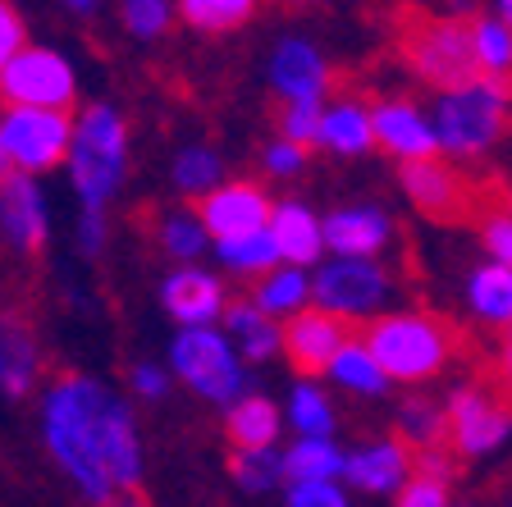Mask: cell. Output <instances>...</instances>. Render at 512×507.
Returning a JSON list of instances; mask_svg holds the SVG:
<instances>
[{
    "label": "cell",
    "instance_id": "4316f807",
    "mask_svg": "<svg viewBox=\"0 0 512 507\" xmlns=\"http://www.w3.org/2000/svg\"><path fill=\"white\" fill-rule=\"evenodd\" d=\"M220 261L238 275H252V279H266L270 270H279V247H275V233L261 229V233H243V238H229L220 243Z\"/></svg>",
    "mask_w": 512,
    "mask_h": 507
},
{
    "label": "cell",
    "instance_id": "681fc988",
    "mask_svg": "<svg viewBox=\"0 0 512 507\" xmlns=\"http://www.w3.org/2000/svg\"><path fill=\"white\" fill-rule=\"evenodd\" d=\"M10 174H14V160H10V151L0 147V179H10Z\"/></svg>",
    "mask_w": 512,
    "mask_h": 507
},
{
    "label": "cell",
    "instance_id": "db71d44e",
    "mask_svg": "<svg viewBox=\"0 0 512 507\" xmlns=\"http://www.w3.org/2000/svg\"><path fill=\"white\" fill-rule=\"evenodd\" d=\"M503 211H508V215H512V197H508V206H503Z\"/></svg>",
    "mask_w": 512,
    "mask_h": 507
},
{
    "label": "cell",
    "instance_id": "5bb4252c",
    "mask_svg": "<svg viewBox=\"0 0 512 507\" xmlns=\"http://www.w3.org/2000/svg\"><path fill=\"white\" fill-rule=\"evenodd\" d=\"M371 128H375V147L384 156H394L398 165H412V160H435L439 156V138H435V124H430L412 101H380L371 110Z\"/></svg>",
    "mask_w": 512,
    "mask_h": 507
},
{
    "label": "cell",
    "instance_id": "ee69618b",
    "mask_svg": "<svg viewBox=\"0 0 512 507\" xmlns=\"http://www.w3.org/2000/svg\"><path fill=\"white\" fill-rule=\"evenodd\" d=\"M302 165H307V151L293 147V142H279L275 138L266 147V169H270V174H284V179H288V174H298Z\"/></svg>",
    "mask_w": 512,
    "mask_h": 507
},
{
    "label": "cell",
    "instance_id": "4dcf8cb0",
    "mask_svg": "<svg viewBox=\"0 0 512 507\" xmlns=\"http://www.w3.org/2000/svg\"><path fill=\"white\" fill-rule=\"evenodd\" d=\"M220 179H224V165L211 147H183L179 160H174V183H179V192H188V197L215 192Z\"/></svg>",
    "mask_w": 512,
    "mask_h": 507
},
{
    "label": "cell",
    "instance_id": "8fae6325",
    "mask_svg": "<svg viewBox=\"0 0 512 507\" xmlns=\"http://www.w3.org/2000/svg\"><path fill=\"white\" fill-rule=\"evenodd\" d=\"M389 275H384L375 261H352V256H339V261L320 265V275L311 279V297H316L320 311H334L343 320H366L384 307L389 297Z\"/></svg>",
    "mask_w": 512,
    "mask_h": 507
},
{
    "label": "cell",
    "instance_id": "8992f818",
    "mask_svg": "<svg viewBox=\"0 0 512 507\" xmlns=\"http://www.w3.org/2000/svg\"><path fill=\"white\" fill-rule=\"evenodd\" d=\"M448 448L458 457H485L512 434V384L499 370L480 375L476 384H458L444 407Z\"/></svg>",
    "mask_w": 512,
    "mask_h": 507
},
{
    "label": "cell",
    "instance_id": "6da1fadb",
    "mask_svg": "<svg viewBox=\"0 0 512 507\" xmlns=\"http://www.w3.org/2000/svg\"><path fill=\"white\" fill-rule=\"evenodd\" d=\"M46 439L60 466L96 503L115 494H138V439L124 402L83 375H60L46 398Z\"/></svg>",
    "mask_w": 512,
    "mask_h": 507
},
{
    "label": "cell",
    "instance_id": "74e56055",
    "mask_svg": "<svg viewBox=\"0 0 512 507\" xmlns=\"http://www.w3.org/2000/svg\"><path fill=\"white\" fill-rule=\"evenodd\" d=\"M480 243H485L490 261H503L512 270V215L503 211V206L480 220Z\"/></svg>",
    "mask_w": 512,
    "mask_h": 507
},
{
    "label": "cell",
    "instance_id": "7c38bea8",
    "mask_svg": "<svg viewBox=\"0 0 512 507\" xmlns=\"http://www.w3.org/2000/svg\"><path fill=\"white\" fill-rule=\"evenodd\" d=\"M352 320L334 316V311H298V316H288L279 325V352L288 357V366L298 370V375H325L334 366V357L343 352V343H352Z\"/></svg>",
    "mask_w": 512,
    "mask_h": 507
},
{
    "label": "cell",
    "instance_id": "7a4b0ae2",
    "mask_svg": "<svg viewBox=\"0 0 512 507\" xmlns=\"http://www.w3.org/2000/svg\"><path fill=\"white\" fill-rule=\"evenodd\" d=\"M362 343L389 384H426L444 375L453 352H458V329L426 311H394V316H375L362 329Z\"/></svg>",
    "mask_w": 512,
    "mask_h": 507
},
{
    "label": "cell",
    "instance_id": "2e32d148",
    "mask_svg": "<svg viewBox=\"0 0 512 507\" xmlns=\"http://www.w3.org/2000/svg\"><path fill=\"white\" fill-rule=\"evenodd\" d=\"M270 83L284 101H325L330 92V64L302 37H288L279 42L275 60H270Z\"/></svg>",
    "mask_w": 512,
    "mask_h": 507
},
{
    "label": "cell",
    "instance_id": "3957f363",
    "mask_svg": "<svg viewBox=\"0 0 512 507\" xmlns=\"http://www.w3.org/2000/svg\"><path fill=\"white\" fill-rule=\"evenodd\" d=\"M398 51H403L407 69L426 87L444 92H462V87L480 83L476 46H471V19H435V14H403V32H398Z\"/></svg>",
    "mask_w": 512,
    "mask_h": 507
},
{
    "label": "cell",
    "instance_id": "60d3db41",
    "mask_svg": "<svg viewBox=\"0 0 512 507\" xmlns=\"http://www.w3.org/2000/svg\"><path fill=\"white\" fill-rule=\"evenodd\" d=\"M288 507H348V498L334 489V480H302L288 494Z\"/></svg>",
    "mask_w": 512,
    "mask_h": 507
},
{
    "label": "cell",
    "instance_id": "83f0119b",
    "mask_svg": "<svg viewBox=\"0 0 512 507\" xmlns=\"http://www.w3.org/2000/svg\"><path fill=\"white\" fill-rule=\"evenodd\" d=\"M343 466H348V457L330 439H302L298 448L284 453V476L293 485H302V480H334V476H343Z\"/></svg>",
    "mask_w": 512,
    "mask_h": 507
},
{
    "label": "cell",
    "instance_id": "b9f144b4",
    "mask_svg": "<svg viewBox=\"0 0 512 507\" xmlns=\"http://www.w3.org/2000/svg\"><path fill=\"white\" fill-rule=\"evenodd\" d=\"M398 507H448V485L444 480H430V476H412L403 485Z\"/></svg>",
    "mask_w": 512,
    "mask_h": 507
},
{
    "label": "cell",
    "instance_id": "277c9868",
    "mask_svg": "<svg viewBox=\"0 0 512 507\" xmlns=\"http://www.w3.org/2000/svg\"><path fill=\"white\" fill-rule=\"evenodd\" d=\"M508 119H512V78L508 83L480 78V83L462 87V92H444L435 101V119H430L439 138V156L448 160L485 156L508 133Z\"/></svg>",
    "mask_w": 512,
    "mask_h": 507
},
{
    "label": "cell",
    "instance_id": "7dc6e473",
    "mask_svg": "<svg viewBox=\"0 0 512 507\" xmlns=\"http://www.w3.org/2000/svg\"><path fill=\"white\" fill-rule=\"evenodd\" d=\"M494 370H499L503 380L512 384V329H503V343H499V361H494Z\"/></svg>",
    "mask_w": 512,
    "mask_h": 507
},
{
    "label": "cell",
    "instance_id": "ab89813d",
    "mask_svg": "<svg viewBox=\"0 0 512 507\" xmlns=\"http://www.w3.org/2000/svg\"><path fill=\"white\" fill-rule=\"evenodd\" d=\"M238 343H243V361H266L279 352V325H270V316L256 320L252 329L238 334Z\"/></svg>",
    "mask_w": 512,
    "mask_h": 507
},
{
    "label": "cell",
    "instance_id": "ac0fdd59",
    "mask_svg": "<svg viewBox=\"0 0 512 507\" xmlns=\"http://www.w3.org/2000/svg\"><path fill=\"white\" fill-rule=\"evenodd\" d=\"M389 215L380 206H343L325 220V247L352 261H375L389 243Z\"/></svg>",
    "mask_w": 512,
    "mask_h": 507
},
{
    "label": "cell",
    "instance_id": "484cf974",
    "mask_svg": "<svg viewBox=\"0 0 512 507\" xmlns=\"http://www.w3.org/2000/svg\"><path fill=\"white\" fill-rule=\"evenodd\" d=\"M330 375L343 384V389L366 393V398H380V393L389 389V375L380 370V361L371 357V348H366L362 338H352V343H343V352L334 357Z\"/></svg>",
    "mask_w": 512,
    "mask_h": 507
},
{
    "label": "cell",
    "instance_id": "8d00e7d4",
    "mask_svg": "<svg viewBox=\"0 0 512 507\" xmlns=\"http://www.w3.org/2000/svg\"><path fill=\"white\" fill-rule=\"evenodd\" d=\"M124 23L133 37H160L170 23V0H124Z\"/></svg>",
    "mask_w": 512,
    "mask_h": 507
},
{
    "label": "cell",
    "instance_id": "f6af8a7d",
    "mask_svg": "<svg viewBox=\"0 0 512 507\" xmlns=\"http://www.w3.org/2000/svg\"><path fill=\"white\" fill-rule=\"evenodd\" d=\"M133 389L147 393V398H160V393H165V375L151 370V366H142V370H133Z\"/></svg>",
    "mask_w": 512,
    "mask_h": 507
},
{
    "label": "cell",
    "instance_id": "d590c367",
    "mask_svg": "<svg viewBox=\"0 0 512 507\" xmlns=\"http://www.w3.org/2000/svg\"><path fill=\"white\" fill-rule=\"evenodd\" d=\"M293 425H298L307 439H325V434H334L330 398H320L311 384H302V389L293 393Z\"/></svg>",
    "mask_w": 512,
    "mask_h": 507
},
{
    "label": "cell",
    "instance_id": "816d5d0a",
    "mask_svg": "<svg viewBox=\"0 0 512 507\" xmlns=\"http://www.w3.org/2000/svg\"><path fill=\"white\" fill-rule=\"evenodd\" d=\"M119 507H142V498H138V494H128V498H124V503H119Z\"/></svg>",
    "mask_w": 512,
    "mask_h": 507
},
{
    "label": "cell",
    "instance_id": "603a6c76",
    "mask_svg": "<svg viewBox=\"0 0 512 507\" xmlns=\"http://www.w3.org/2000/svg\"><path fill=\"white\" fill-rule=\"evenodd\" d=\"M467 302L480 320L512 329V270L503 261H485L467 279Z\"/></svg>",
    "mask_w": 512,
    "mask_h": 507
},
{
    "label": "cell",
    "instance_id": "f5cc1de1",
    "mask_svg": "<svg viewBox=\"0 0 512 507\" xmlns=\"http://www.w3.org/2000/svg\"><path fill=\"white\" fill-rule=\"evenodd\" d=\"M0 375H5V352H0Z\"/></svg>",
    "mask_w": 512,
    "mask_h": 507
},
{
    "label": "cell",
    "instance_id": "cb8c5ba5",
    "mask_svg": "<svg viewBox=\"0 0 512 507\" xmlns=\"http://www.w3.org/2000/svg\"><path fill=\"white\" fill-rule=\"evenodd\" d=\"M471 46H476L480 74L494 78V83H508L512 78V28L499 14H476L471 19Z\"/></svg>",
    "mask_w": 512,
    "mask_h": 507
},
{
    "label": "cell",
    "instance_id": "9a60e30c",
    "mask_svg": "<svg viewBox=\"0 0 512 507\" xmlns=\"http://www.w3.org/2000/svg\"><path fill=\"white\" fill-rule=\"evenodd\" d=\"M0 233L19 252H42L46 243V201L32 174L14 169L10 179H0Z\"/></svg>",
    "mask_w": 512,
    "mask_h": 507
},
{
    "label": "cell",
    "instance_id": "836d02e7",
    "mask_svg": "<svg viewBox=\"0 0 512 507\" xmlns=\"http://www.w3.org/2000/svg\"><path fill=\"white\" fill-rule=\"evenodd\" d=\"M206 224H202V215L197 211H170L165 220H160V243H165V252H174V256H197L206 247Z\"/></svg>",
    "mask_w": 512,
    "mask_h": 507
},
{
    "label": "cell",
    "instance_id": "5b68a950",
    "mask_svg": "<svg viewBox=\"0 0 512 507\" xmlns=\"http://www.w3.org/2000/svg\"><path fill=\"white\" fill-rule=\"evenodd\" d=\"M124 156V119L110 106H87L74 124V138H69V169H74V188L87 211H101L115 197L119 179H124Z\"/></svg>",
    "mask_w": 512,
    "mask_h": 507
},
{
    "label": "cell",
    "instance_id": "f546056e",
    "mask_svg": "<svg viewBox=\"0 0 512 507\" xmlns=\"http://www.w3.org/2000/svg\"><path fill=\"white\" fill-rule=\"evenodd\" d=\"M0 352H5V375L0 384L10 393H28L32 375H37V343L28 338V329L19 320H5L0 325Z\"/></svg>",
    "mask_w": 512,
    "mask_h": 507
},
{
    "label": "cell",
    "instance_id": "e0dca14e",
    "mask_svg": "<svg viewBox=\"0 0 512 507\" xmlns=\"http://www.w3.org/2000/svg\"><path fill=\"white\" fill-rule=\"evenodd\" d=\"M343 476L357 489H366V494H394V489H403L416 476V453L407 439H384V444L352 453Z\"/></svg>",
    "mask_w": 512,
    "mask_h": 507
},
{
    "label": "cell",
    "instance_id": "d6a6232c",
    "mask_svg": "<svg viewBox=\"0 0 512 507\" xmlns=\"http://www.w3.org/2000/svg\"><path fill=\"white\" fill-rule=\"evenodd\" d=\"M320 101H284L275 115V128H279V142H293V147H316L320 142Z\"/></svg>",
    "mask_w": 512,
    "mask_h": 507
},
{
    "label": "cell",
    "instance_id": "bcb514c9",
    "mask_svg": "<svg viewBox=\"0 0 512 507\" xmlns=\"http://www.w3.org/2000/svg\"><path fill=\"white\" fill-rule=\"evenodd\" d=\"M101 247V211L83 215V252H96Z\"/></svg>",
    "mask_w": 512,
    "mask_h": 507
},
{
    "label": "cell",
    "instance_id": "9c48e42d",
    "mask_svg": "<svg viewBox=\"0 0 512 507\" xmlns=\"http://www.w3.org/2000/svg\"><path fill=\"white\" fill-rule=\"evenodd\" d=\"M0 101L5 106L60 110L74 101V69L69 60L46 46H23L5 69H0Z\"/></svg>",
    "mask_w": 512,
    "mask_h": 507
},
{
    "label": "cell",
    "instance_id": "4fadbf2b",
    "mask_svg": "<svg viewBox=\"0 0 512 507\" xmlns=\"http://www.w3.org/2000/svg\"><path fill=\"white\" fill-rule=\"evenodd\" d=\"M202 224L215 243H229V238H243V233H261L270 229V197L256 183H220L215 192L202 197Z\"/></svg>",
    "mask_w": 512,
    "mask_h": 507
},
{
    "label": "cell",
    "instance_id": "f907efd6",
    "mask_svg": "<svg viewBox=\"0 0 512 507\" xmlns=\"http://www.w3.org/2000/svg\"><path fill=\"white\" fill-rule=\"evenodd\" d=\"M69 10H78V14H92L96 10V0H64Z\"/></svg>",
    "mask_w": 512,
    "mask_h": 507
},
{
    "label": "cell",
    "instance_id": "f35d334b",
    "mask_svg": "<svg viewBox=\"0 0 512 507\" xmlns=\"http://www.w3.org/2000/svg\"><path fill=\"white\" fill-rule=\"evenodd\" d=\"M458 462L462 457L453 453L448 444H430V448H416V476H430V480H453L458 476Z\"/></svg>",
    "mask_w": 512,
    "mask_h": 507
},
{
    "label": "cell",
    "instance_id": "44dd1931",
    "mask_svg": "<svg viewBox=\"0 0 512 507\" xmlns=\"http://www.w3.org/2000/svg\"><path fill=\"white\" fill-rule=\"evenodd\" d=\"M224 430H229L234 453H261V448H275V439H279L275 402L261 398V393H247V398H238L234 407H229Z\"/></svg>",
    "mask_w": 512,
    "mask_h": 507
},
{
    "label": "cell",
    "instance_id": "7402d4cb",
    "mask_svg": "<svg viewBox=\"0 0 512 507\" xmlns=\"http://www.w3.org/2000/svg\"><path fill=\"white\" fill-rule=\"evenodd\" d=\"M316 147L339 151V156H362L375 147V128H371V110H362L357 101H339L320 115V142Z\"/></svg>",
    "mask_w": 512,
    "mask_h": 507
},
{
    "label": "cell",
    "instance_id": "52a82bcc",
    "mask_svg": "<svg viewBox=\"0 0 512 507\" xmlns=\"http://www.w3.org/2000/svg\"><path fill=\"white\" fill-rule=\"evenodd\" d=\"M398 179H403L407 201L435 224H476L490 211H499V206H490V197H485V188L476 179H467L458 165H448L439 156L403 165Z\"/></svg>",
    "mask_w": 512,
    "mask_h": 507
},
{
    "label": "cell",
    "instance_id": "ba28073f",
    "mask_svg": "<svg viewBox=\"0 0 512 507\" xmlns=\"http://www.w3.org/2000/svg\"><path fill=\"white\" fill-rule=\"evenodd\" d=\"M69 138H74V124L64 119V110L10 106L0 115V147L10 151L19 174L55 169L64 156H69Z\"/></svg>",
    "mask_w": 512,
    "mask_h": 507
},
{
    "label": "cell",
    "instance_id": "7bdbcfd3",
    "mask_svg": "<svg viewBox=\"0 0 512 507\" xmlns=\"http://www.w3.org/2000/svg\"><path fill=\"white\" fill-rule=\"evenodd\" d=\"M23 51V19L14 14L10 0H0V69Z\"/></svg>",
    "mask_w": 512,
    "mask_h": 507
},
{
    "label": "cell",
    "instance_id": "1f68e13d",
    "mask_svg": "<svg viewBox=\"0 0 512 507\" xmlns=\"http://www.w3.org/2000/svg\"><path fill=\"white\" fill-rule=\"evenodd\" d=\"M398 434H403L407 444H416V448L448 444L444 412H439L435 402H426V398H407V402H403V416H398Z\"/></svg>",
    "mask_w": 512,
    "mask_h": 507
},
{
    "label": "cell",
    "instance_id": "f1b7e54d",
    "mask_svg": "<svg viewBox=\"0 0 512 507\" xmlns=\"http://www.w3.org/2000/svg\"><path fill=\"white\" fill-rule=\"evenodd\" d=\"M256 10H261V0H179L183 23L197 32H234Z\"/></svg>",
    "mask_w": 512,
    "mask_h": 507
},
{
    "label": "cell",
    "instance_id": "d4e9b609",
    "mask_svg": "<svg viewBox=\"0 0 512 507\" xmlns=\"http://www.w3.org/2000/svg\"><path fill=\"white\" fill-rule=\"evenodd\" d=\"M311 297V279L302 275L298 265H284V270H270L266 279H256V307L266 311V316H298L302 302Z\"/></svg>",
    "mask_w": 512,
    "mask_h": 507
},
{
    "label": "cell",
    "instance_id": "e575fe53",
    "mask_svg": "<svg viewBox=\"0 0 512 507\" xmlns=\"http://www.w3.org/2000/svg\"><path fill=\"white\" fill-rule=\"evenodd\" d=\"M229 471H234V480L243 489H270L284 476V457H275L270 448H261V453H234L229 457Z\"/></svg>",
    "mask_w": 512,
    "mask_h": 507
},
{
    "label": "cell",
    "instance_id": "c3c4849f",
    "mask_svg": "<svg viewBox=\"0 0 512 507\" xmlns=\"http://www.w3.org/2000/svg\"><path fill=\"white\" fill-rule=\"evenodd\" d=\"M494 14H499V19L512 28V0H494Z\"/></svg>",
    "mask_w": 512,
    "mask_h": 507
},
{
    "label": "cell",
    "instance_id": "d6986e66",
    "mask_svg": "<svg viewBox=\"0 0 512 507\" xmlns=\"http://www.w3.org/2000/svg\"><path fill=\"white\" fill-rule=\"evenodd\" d=\"M165 311L188 329L211 325L215 316H224L220 279L206 275V270H179V275H170L165 279Z\"/></svg>",
    "mask_w": 512,
    "mask_h": 507
},
{
    "label": "cell",
    "instance_id": "30bf717a",
    "mask_svg": "<svg viewBox=\"0 0 512 507\" xmlns=\"http://www.w3.org/2000/svg\"><path fill=\"white\" fill-rule=\"evenodd\" d=\"M174 366L179 375L211 402H234L243 393V366L238 352L229 348V338H220L215 329H183L174 343Z\"/></svg>",
    "mask_w": 512,
    "mask_h": 507
},
{
    "label": "cell",
    "instance_id": "ffe728a7",
    "mask_svg": "<svg viewBox=\"0 0 512 507\" xmlns=\"http://www.w3.org/2000/svg\"><path fill=\"white\" fill-rule=\"evenodd\" d=\"M270 233H275V247H279V256H284V265H298V270L320 261V252H325V224H320L316 215H311V206H302V201L275 206Z\"/></svg>",
    "mask_w": 512,
    "mask_h": 507
}]
</instances>
